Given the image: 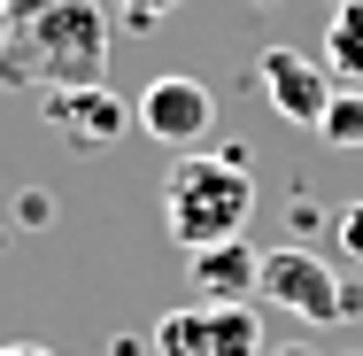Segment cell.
Segmentation results:
<instances>
[{"mask_svg":"<svg viewBox=\"0 0 363 356\" xmlns=\"http://www.w3.org/2000/svg\"><path fill=\"white\" fill-rule=\"evenodd\" d=\"M279 356H317V349H279Z\"/></svg>","mask_w":363,"mask_h":356,"instance_id":"obj_15","label":"cell"},{"mask_svg":"<svg viewBox=\"0 0 363 356\" xmlns=\"http://www.w3.org/2000/svg\"><path fill=\"white\" fill-rule=\"evenodd\" d=\"M317 140L340 147V155H363V85H340V93H333V109H325Z\"/></svg>","mask_w":363,"mask_h":356,"instance_id":"obj_10","label":"cell"},{"mask_svg":"<svg viewBox=\"0 0 363 356\" xmlns=\"http://www.w3.org/2000/svg\"><path fill=\"white\" fill-rule=\"evenodd\" d=\"M255 217V178H247V155H178L170 178H162V225L170 240L194 256V248H217L240 240Z\"/></svg>","mask_w":363,"mask_h":356,"instance_id":"obj_2","label":"cell"},{"mask_svg":"<svg viewBox=\"0 0 363 356\" xmlns=\"http://www.w3.org/2000/svg\"><path fill=\"white\" fill-rule=\"evenodd\" d=\"M170 8H178V0H116V16H124V23H162Z\"/></svg>","mask_w":363,"mask_h":356,"instance_id":"obj_12","label":"cell"},{"mask_svg":"<svg viewBox=\"0 0 363 356\" xmlns=\"http://www.w3.org/2000/svg\"><path fill=\"white\" fill-rule=\"evenodd\" d=\"M0 356H62V349H47V341H8Z\"/></svg>","mask_w":363,"mask_h":356,"instance_id":"obj_13","label":"cell"},{"mask_svg":"<svg viewBox=\"0 0 363 356\" xmlns=\"http://www.w3.org/2000/svg\"><path fill=\"white\" fill-rule=\"evenodd\" d=\"M108 77V0H16L0 85H101Z\"/></svg>","mask_w":363,"mask_h":356,"instance_id":"obj_1","label":"cell"},{"mask_svg":"<svg viewBox=\"0 0 363 356\" xmlns=\"http://www.w3.org/2000/svg\"><path fill=\"white\" fill-rule=\"evenodd\" d=\"M255 85H263V101L286 117V124H325V109H333V93H340V77L325 70V55H294V47H263L255 55Z\"/></svg>","mask_w":363,"mask_h":356,"instance_id":"obj_5","label":"cell"},{"mask_svg":"<svg viewBox=\"0 0 363 356\" xmlns=\"http://www.w3.org/2000/svg\"><path fill=\"white\" fill-rule=\"evenodd\" d=\"M325 70L340 85H363V0H340L325 23Z\"/></svg>","mask_w":363,"mask_h":356,"instance_id":"obj_8","label":"cell"},{"mask_svg":"<svg viewBox=\"0 0 363 356\" xmlns=\"http://www.w3.org/2000/svg\"><path fill=\"white\" fill-rule=\"evenodd\" d=\"M8 16H16V0H0V47H8Z\"/></svg>","mask_w":363,"mask_h":356,"instance_id":"obj_14","label":"cell"},{"mask_svg":"<svg viewBox=\"0 0 363 356\" xmlns=\"http://www.w3.org/2000/svg\"><path fill=\"white\" fill-rule=\"evenodd\" d=\"M155 356H217V318L209 302H186L155 325Z\"/></svg>","mask_w":363,"mask_h":356,"instance_id":"obj_9","label":"cell"},{"mask_svg":"<svg viewBox=\"0 0 363 356\" xmlns=\"http://www.w3.org/2000/svg\"><path fill=\"white\" fill-rule=\"evenodd\" d=\"M132 124H140L147 140H162V147H201L209 124H217V93L201 77H186V70L147 77V93L132 101Z\"/></svg>","mask_w":363,"mask_h":356,"instance_id":"obj_4","label":"cell"},{"mask_svg":"<svg viewBox=\"0 0 363 356\" xmlns=\"http://www.w3.org/2000/svg\"><path fill=\"white\" fill-rule=\"evenodd\" d=\"M255 302L286 310V318H301V325H356L363 318V294L340 279L317 248H271V256H263Z\"/></svg>","mask_w":363,"mask_h":356,"instance_id":"obj_3","label":"cell"},{"mask_svg":"<svg viewBox=\"0 0 363 356\" xmlns=\"http://www.w3.org/2000/svg\"><path fill=\"white\" fill-rule=\"evenodd\" d=\"M333 240H340V256H348V264H363V202H348V210L333 217Z\"/></svg>","mask_w":363,"mask_h":356,"instance_id":"obj_11","label":"cell"},{"mask_svg":"<svg viewBox=\"0 0 363 356\" xmlns=\"http://www.w3.org/2000/svg\"><path fill=\"white\" fill-rule=\"evenodd\" d=\"M47 124H55V140H70V147H108V140L132 132V109L108 85H62V93H47Z\"/></svg>","mask_w":363,"mask_h":356,"instance_id":"obj_6","label":"cell"},{"mask_svg":"<svg viewBox=\"0 0 363 356\" xmlns=\"http://www.w3.org/2000/svg\"><path fill=\"white\" fill-rule=\"evenodd\" d=\"M186 279H194L201 302H255V286H263V248H247V240L194 248V256H186Z\"/></svg>","mask_w":363,"mask_h":356,"instance_id":"obj_7","label":"cell"}]
</instances>
